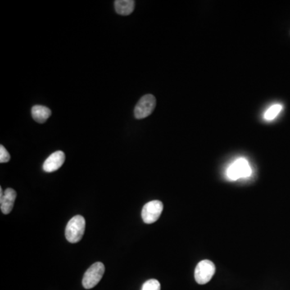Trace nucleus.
<instances>
[{
  "instance_id": "39448f33",
  "label": "nucleus",
  "mask_w": 290,
  "mask_h": 290,
  "mask_svg": "<svg viewBox=\"0 0 290 290\" xmlns=\"http://www.w3.org/2000/svg\"><path fill=\"white\" fill-rule=\"evenodd\" d=\"M163 207L162 202L158 200H154L145 204L141 212L143 221L147 224L157 221L162 213Z\"/></svg>"
},
{
  "instance_id": "423d86ee",
  "label": "nucleus",
  "mask_w": 290,
  "mask_h": 290,
  "mask_svg": "<svg viewBox=\"0 0 290 290\" xmlns=\"http://www.w3.org/2000/svg\"><path fill=\"white\" fill-rule=\"evenodd\" d=\"M251 174V169L248 161L244 158L236 160L228 170L230 179L238 180L241 178H247Z\"/></svg>"
},
{
  "instance_id": "0eeeda50",
  "label": "nucleus",
  "mask_w": 290,
  "mask_h": 290,
  "mask_svg": "<svg viewBox=\"0 0 290 290\" xmlns=\"http://www.w3.org/2000/svg\"><path fill=\"white\" fill-rule=\"evenodd\" d=\"M65 155L62 151H56L51 154L43 164L44 171L52 173L60 169L65 162Z\"/></svg>"
},
{
  "instance_id": "20e7f679",
  "label": "nucleus",
  "mask_w": 290,
  "mask_h": 290,
  "mask_svg": "<svg viewBox=\"0 0 290 290\" xmlns=\"http://www.w3.org/2000/svg\"><path fill=\"white\" fill-rule=\"evenodd\" d=\"M215 273V265L210 260H201L195 269V281L199 285H205L212 279Z\"/></svg>"
},
{
  "instance_id": "6e6552de",
  "label": "nucleus",
  "mask_w": 290,
  "mask_h": 290,
  "mask_svg": "<svg viewBox=\"0 0 290 290\" xmlns=\"http://www.w3.org/2000/svg\"><path fill=\"white\" fill-rule=\"evenodd\" d=\"M15 199H16V192L13 189H7L4 191L2 198H0V207H1L2 214H7L11 212Z\"/></svg>"
},
{
  "instance_id": "9d476101",
  "label": "nucleus",
  "mask_w": 290,
  "mask_h": 290,
  "mask_svg": "<svg viewBox=\"0 0 290 290\" xmlns=\"http://www.w3.org/2000/svg\"><path fill=\"white\" fill-rule=\"evenodd\" d=\"M115 11L121 15H129L134 11L135 1L133 0H116L115 1Z\"/></svg>"
},
{
  "instance_id": "9b49d317",
  "label": "nucleus",
  "mask_w": 290,
  "mask_h": 290,
  "mask_svg": "<svg viewBox=\"0 0 290 290\" xmlns=\"http://www.w3.org/2000/svg\"><path fill=\"white\" fill-rule=\"evenodd\" d=\"M282 106L281 104H276L271 106L270 108L268 109V111L264 114V119L266 120H273L275 119L279 113L282 111Z\"/></svg>"
},
{
  "instance_id": "f8f14e48",
  "label": "nucleus",
  "mask_w": 290,
  "mask_h": 290,
  "mask_svg": "<svg viewBox=\"0 0 290 290\" xmlns=\"http://www.w3.org/2000/svg\"><path fill=\"white\" fill-rule=\"evenodd\" d=\"M141 290H160V282L157 280H148L144 283Z\"/></svg>"
},
{
  "instance_id": "f257e3e1",
  "label": "nucleus",
  "mask_w": 290,
  "mask_h": 290,
  "mask_svg": "<svg viewBox=\"0 0 290 290\" xmlns=\"http://www.w3.org/2000/svg\"><path fill=\"white\" fill-rule=\"evenodd\" d=\"M86 229V220L82 215L73 217L65 228V238L71 243H76L83 239Z\"/></svg>"
},
{
  "instance_id": "f03ea898",
  "label": "nucleus",
  "mask_w": 290,
  "mask_h": 290,
  "mask_svg": "<svg viewBox=\"0 0 290 290\" xmlns=\"http://www.w3.org/2000/svg\"><path fill=\"white\" fill-rule=\"evenodd\" d=\"M105 266L102 262L92 264L85 273L83 278V286L87 290H91L97 286L103 277Z\"/></svg>"
},
{
  "instance_id": "7ed1b4c3",
  "label": "nucleus",
  "mask_w": 290,
  "mask_h": 290,
  "mask_svg": "<svg viewBox=\"0 0 290 290\" xmlns=\"http://www.w3.org/2000/svg\"><path fill=\"white\" fill-rule=\"evenodd\" d=\"M156 99L152 95H145L137 102L134 109L135 117L137 119H145L152 114L156 107Z\"/></svg>"
},
{
  "instance_id": "1a4fd4ad",
  "label": "nucleus",
  "mask_w": 290,
  "mask_h": 290,
  "mask_svg": "<svg viewBox=\"0 0 290 290\" xmlns=\"http://www.w3.org/2000/svg\"><path fill=\"white\" fill-rule=\"evenodd\" d=\"M52 111L48 107L42 105H36L32 108V116L35 121L43 124L50 117Z\"/></svg>"
},
{
  "instance_id": "ddd939ff",
  "label": "nucleus",
  "mask_w": 290,
  "mask_h": 290,
  "mask_svg": "<svg viewBox=\"0 0 290 290\" xmlns=\"http://www.w3.org/2000/svg\"><path fill=\"white\" fill-rule=\"evenodd\" d=\"M11 159L10 154L7 152V149L5 148L2 145L0 146V162L7 163Z\"/></svg>"
}]
</instances>
